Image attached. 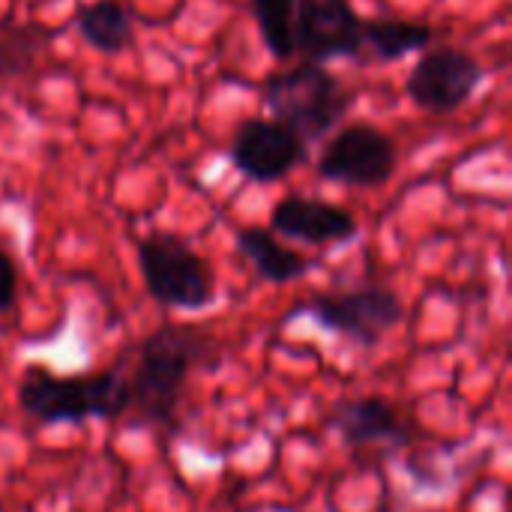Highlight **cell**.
<instances>
[{
	"instance_id": "cell-14",
	"label": "cell",
	"mask_w": 512,
	"mask_h": 512,
	"mask_svg": "<svg viewBox=\"0 0 512 512\" xmlns=\"http://www.w3.org/2000/svg\"><path fill=\"white\" fill-rule=\"evenodd\" d=\"M435 39V30L411 21L390 18H363V51H369L378 63L402 60Z\"/></svg>"
},
{
	"instance_id": "cell-5",
	"label": "cell",
	"mask_w": 512,
	"mask_h": 512,
	"mask_svg": "<svg viewBox=\"0 0 512 512\" xmlns=\"http://www.w3.org/2000/svg\"><path fill=\"white\" fill-rule=\"evenodd\" d=\"M294 312L309 315L318 327H324L354 345L372 348L402 321L405 306L393 288L360 285V288L315 294L309 303H300Z\"/></svg>"
},
{
	"instance_id": "cell-16",
	"label": "cell",
	"mask_w": 512,
	"mask_h": 512,
	"mask_svg": "<svg viewBox=\"0 0 512 512\" xmlns=\"http://www.w3.org/2000/svg\"><path fill=\"white\" fill-rule=\"evenodd\" d=\"M249 12L258 24L264 48L276 60H291L294 48V6L297 0H246Z\"/></svg>"
},
{
	"instance_id": "cell-6",
	"label": "cell",
	"mask_w": 512,
	"mask_h": 512,
	"mask_svg": "<svg viewBox=\"0 0 512 512\" xmlns=\"http://www.w3.org/2000/svg\"><path fill=\"white\" fill-rule=\"evenodd\" d=\"M399 150L396 141L372 126V123H351L339 129L318 156V174L333 183L378 189L396 174Z\"/></svg>"
},
{
	"instance_id": "cell-12",
	"label": "cell",
	"mask_w": 512,
	"mask_h": 512,
	"mask_svg": "<svg viewBox=\"0 0 512 512\" xmlns=\"http://www.w3.org/2000/svg\"><path fill=\"white\" fill-rule=\"evenodd\" d=\"M237 249L255 267V273L273 285L294 282L312 267V261L306 255L282 246L270 228H258V225H246L237 231Z\"/></svg>"
},
{
	"instance_id": "cell-4",
	"label": "cell",
	"mask_w": 512,
	"mask_h": 512,
	"mask_svg": "<svg viewBox=\"0 0 512 512\" xmlns=\"http://www.w3.org/2000/svg\"><path fill=\"white\" fill-rule=\"evenodd\" d=\"M138 270L147 294L168 309L198 312L216 300L213 267L171 231H153L138 243Z\"/></svg>"
},
{
	"instance_id": "cell-7",
	"label": "cell",
	"mask_w": 512,
	"mask_h": 512,
	"mask_svg": "<svg viewBox=\"0 0 512 512\" xmlns=\"http://www.w3.org/2000/svg\"><path fill=\"white\" fill-rule=\"evenodd\" d=\"M486 81V66L462 48H432L426 51L405 78V93L411 102L429 114L459 111L474 90Z\"/></svg>"
},
{
	"instance_id": "cell-3",
	"label": "cell",
	"mask_w": 512,
	"mask_h": 512,
	"mask_svg": "<svg viewBox=\"0 0 512 512\" xmlns=\"http://www.w3.org/2000/svg\"><path fill=\"white\" fill-rule=\"evenodd\" d=\"M354 90H348L324 63L303 60L291 69H276L261 84V102L273 120L288 126L303 144L321 141L354 108Z\"/></svg>"
},
{
	"instance_id": "cell-11",
	"label": "cell",
	"mask_w": 512,
	"mask_h": 512,
	"mask_svg": "<svg viewBox=\"0 0 512 512\" xmlns=\"http://www.w3.org/2000/svg\"><path fill=\"white\" fill-rule=\"evenodd\" d=\"M333 426L351 447H405L414 438V426L381 396L345 399L333 408Z\"/></svg>"
},
{
	"instance_id": "cell-15",
	"label": "cell",
	"mask_w": 512,
	"mask_h": 512,
	"mask_svg": "<svg viewBox=\"0 0 512 512\" xmlns=\"http://www.w3.org/2000/svg\"><path fill=\"white\" fill-rule=\"evenodd\" d=\"M51 42V30L36 21L0 18V81L27 75Z\"/></svg>"
},
{
	"instance_id": "cell-9",
	"label": "cell",
	"mask_w": 512,
	"mask_h": 512,
	"mask_svg": "<svg viewBox=\"0 0 512 512\" xmlns=\"http://www.w3.org/2000/svg\"><path fill=\"white\" fill-rule=\"evenodd\" d=\"M231 162L252 183H273L306 162V144L276 120L249 117L234 132Z\"/></svg>"
},
{
	"instance_id": "cell-8",
	"label": "cell",
	"mask_w": 512,
	"mask_h": 512,
	"mask_svg": "<svg viewBox=\"0 0 512 512\" xmlns=\"http://www.w3.org/2000/svg\"><path fill=\"white\" fill-rule=\"evenodd\" d=\"M294 48L312 63L363 54V15L351 0H297Z\"/></svg>"
},
{
	"instance_id": "cell-13",
	"label": "cell",
	"mask_w": 512,
	"mask_h": 512,
	"mask_svg": "<svg viewBox=\"0 0 512 512\" xmlns=\"http://www.w3.org/2000/svg\"><path fill=\"white\" fill-rule=\"evenodd\" d=\"M75 24H78L81 39L90 48L108 51V54L123 51L135 36L132 12L117 0H96L90 6H81L75 15Z\"/></svg>"
},
{
	"instance_id": "cell-2",
	"label": "cell",
	"mask_w": 512,
	"mask_h": 512,
	"mask_svg": "<svg viewBox=\"0 0 512 512\" xmlns=\"http://www.w3.org/2000/svg\"><path fill=\"white\" fill-rule=\"evenodd\" d=\"M18 405L42 426L81 423L90 417L117 420L126 411V360L93 375H54L30 363L18 384Z\"/></svg>"
},
{
	"instance_id": "cell-1",
	"label": "cell",
	"mask_w": 512,
	"mask_h": 512,
	"mask_svg": "<svg viewBox=\"0 0 512 512\" xmlns=\"http://www.w3.org/2000/svg\"><path fill=\"white\" fill-rule=\"evenodd\" d=\"M216 363L219 342L207 330L162 324L126 366V423L132 429H174V414L192 369Z\"/></svg>"
},
{
	"instance_id": "cell-10",
	"label": "cell",
	"mask_w": 512,
	"mask_h": 512,
	"mask_svg": "<svg viewBox=\"0 0 512 512\" xmlns=\"http://www.w3.org/2000/svg\"><path fill=\"white\" fill-rule=\"evenodd\" d=\"M270 231L309 246H333L354 240L360 234V222L351 210L339 204L306 195H288L273 207Z\"/></svg>"
},
{
	"instance_id": "cell-17",
	"label": "cell",
	"mask_w": 512,
	"mask_h": 512,
	"mask_svg": "<svg viewBox=\"0 0 512 512\" xmlns=\"http://www.w3.org/2000/svg\"><path fill=\"white\" fill-rule=\"evenodd\" d=\"M18 303V267L12 255L0 252V312H9Z\"/></svg>"
}]
</instances>
